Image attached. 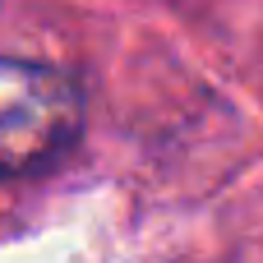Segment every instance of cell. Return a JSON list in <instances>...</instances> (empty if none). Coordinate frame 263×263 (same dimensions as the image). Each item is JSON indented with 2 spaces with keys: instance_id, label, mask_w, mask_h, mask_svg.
Returning <instances> with one entry per match:
<instances>
[{
  "instance_id": "cell-1",
  "label": "cell",
  "mask_w": 263,
  "mask_h": 263,
  "mask_svg": "<svg viewBox=\"0 0 263 263\" xmlns=\"http://www.w3.org/2000/svg\"><path fill=\"white\" fill-rule=\"evenodd\" d=\"M79 125L83 102L60 69L0 55V176H28L55 162Z\"/></svg>"
}]
</instances>
